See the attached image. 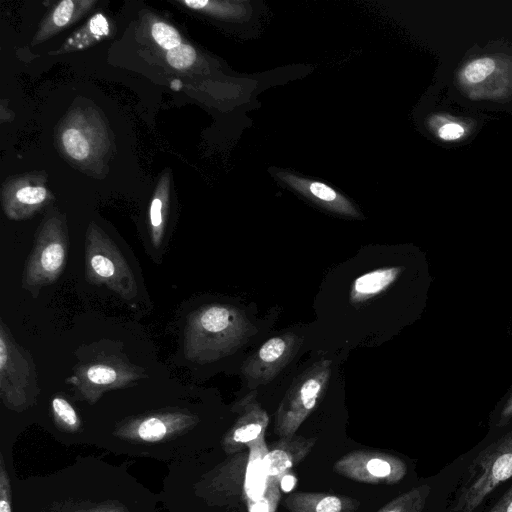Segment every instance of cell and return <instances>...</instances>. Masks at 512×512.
<instances>
[{"label":"cell","mask_w":512,"mask_h":512,"mask_svg":"<svg viewBox=\"0 0 512 512\" xmlns=\"http://www.w3.org/2000/svg\"><path fill=\"white\" fill-rule=\"evenodd\" d=\"M249 450L244 476V493L247 501H258L265 493L268 474L265 456L268 446L265 436L247 445Z\"/></svg>","instance_id":"7c38bea8"},{"label":"cell","mask_w":512,"mask_h":512,"mask_svg":"<svg viewBox=\"0 0 512 512\" xmlns=\"http://www.w3.org/2000/svg\"><path fill=\"white\" fill-rule=\"evenodd\" d=\"M284 506L289 512H355L360 502L344 495L297 492L285 498Z\"/></svg>","instance_id":"8fae6325"},{"label":"cell","mask_w":512,"mask_h":512,"mask_svg":"<svg viewBox=\"0 0 512 512\" xmlns=\"http://www.w3.org/2000/svg\"><path fill=\"white\" fill-rule=\"evenodd\" d=\"M495 70V61L491 57L477 58L469 62L462 75L468 83H479Z\"/></svg>","instance_id":"44dd1931"},{"label":"cell","mask_w":512,"mask_h":512,"mask_svg":"<svg viewBox=\"0 0 512 512\" xmlns=\"http://www.w3.org/2000/svg\"><path fill=\"white\" fill-rule=\"evenodd\" d=\"M66 152L76 160H83L89 154V144L81 132L75 128L67 129L62 135Z\"/></svg>","instance_id":"d6986e66"},{"label":"cell","mask_w":512,"mask_h":512,"mask_svg":"<svg viewBox=\"0 0 512 512\" xmlns=\"http://www.w3.org/2000/svg\"><path fill=\"white\" fill-rule=\"evenodd\" d=\"M150 220L153 228L159 229L162 225V201L155 198L151 203Z\"/></svg>","instance_id":"f546056e"},{"label":"cell","mask_w":512,"mask_h":512,"mask_svg":"<svg viewBox=\"0 0 512 512\" xmlns=\"http://www.w3.org/2000/svg\"><path fill=\"white\" fill-rule=\"evenodd\" d=\"M316 441V438L294 435L274 442L265 456L268 478L281 482L310 453Z\"/></svg>","instance_id":"9c48e42d"},{"label":"cell","mask_w":512,"mask_h":512,"mask_svg":"<svg viewBox=\"0 0 512 512\" xmlns=\"http://www.w3.org/2000/svg\"><path fill=\"white\" fill-rule=\"evenodd\" d=\"M73 10L74 3L71 0H64L60 2L53 12L54 23L59 27L66 25L71 19Z\"/></svg>","instance_id":"484cf974"},{"label":"cell","mask_w":512,"mask_h":512,"mask_svg":"<svg viewBox=\"0 0 512 512\" xmlns=\"http://www.w3.org/2000/svg\"><path fill=\"white\" fill-rule=\"evenodd\" d=\"M90 512H127L123 506L120 505H106Z\"/></svg>","instance_id":"1f68e13d"},{"label":"cell","mask_w":512,"mask_h":512,"mask_svg":"<svg viewBox=\"0 0 512 512\" xmlns=\"http://www.w3.org/2000/svg\"><path fill=\"white\" fill-rule=\"evenodd\" d=\"M280 481L268 478L264 495L258 501H247L249 512H276L280 500Z\"/></svg>","instance_id":"e0dca14e"},{"label":"cell","mask_w":512,"mask_h":512,"mask_svg":"<svg viewBox=\"0 0 512 512\" xmlns=\"http://www.w3.org/2000/svg\"><path fill=\"white\" fill-rule=\"evenodd\" d=\"M254 331L237 307L225 304L201 307L188 321L186 355L200 362L215 361L237 350Z\"/></svg>","instance_id":"6da1fadb"},{"label":"cell","mask_w":512,"mask_h":512,"mask_svg":"<svg viewBox=\"0 0 512 512\" xmlns=\"http://www.w3.org/2000/svg\"><path fill=\"white\" fill-rule=\"evenodd\" d=\"M11 485L5 468L3 455L0 457V512H11Z\"/></svg>","instance_id":"cb8c5ba5"},{"label":"cell","mask_w":512,"mask_h":512,"mask_svg":"<svg viewBox=\"0 0 512 512\" xmlns=\"http://www.w3.org/2000/svg\"><path fill=\"white\" fill-rule=\"evenodd\" d=\"M166 59L170 66L182 70L190 67L195 62L196 52L192 46L181 43L167 51Z\"/></svg>","instance_id":"603a6c76"},{"label":"cell","mask_w":512,"mask_h":512,"mask_svg":"<svg viewBox=\"0 0 512 512\" xmlns=\"http://www.w3.org/2000/svg\"><path fill=\"white\" fill-rule=\"evenodd\" d=\"M66 255L63 237L46 235L39 238L28 260L23 286L32 293L53 283L65 266Z\"/></svg>","instance_id":"52a82bcc"},{"label":"cell","mask_w":512,"mask_h":512,"mask_svg":"<svg viewBox=\"0 0 512 512\" xmlns=\"http://www.w3.org/2000/svg\"><path fill=\"white\" fill-rule=\"evenodd\" d=\"M277 176L327 210L345 216H359L358 211L349 200L325 183L306 180L287 173H278Z\"/></svg>","instance_id":"30bf717a"},{"label":"cell","mask_w":512,"mask_h":512,"mask_svg":"<svg viewBox=\"0 0 512 512\" xmlns=\"http://www.w3.org/2000/svg\"><path fill=\"white\" fill-rule=\"evenodd\" d=\"M1 396L7 407L18 409L27 402V393L35 384L34 371L1 325L0 336Z\"/></svg>","instance_id":"8992f818"},{"label":"cell","mask_w":512,"mask_h":512,"mask_svg":"<svg viewBox=\"0 0 512 512\" xmlns=\"http://www.w3.org/2000/svg\"><path fill=\"white\" fill-rule=\"evenodd\" d=\"M333 470L356 482L393 485L405 477L407 465L392 454L355 450L336 461Z\"/></svg>","instance_id":"277c9868"},{"label":"cell","mask_w":512,"mask_h":512,"mask_svg":"<svg viewBox=\"0 0 512 512\" xmlns=\"http://www.w3.org/2000/svg\"><path fill=\"white\" fill-rule=\"evenodd\" d=\"M401 270V267H384L362 274L352 284L350 301L362 303L382 293L394 283Z\"/></svg>","instance_id":"4fadbf2b"},{"label":"cell","mask_w":512,"mask_h":512,"mask_svg":"<svg viewBox=\"0 0 512 512\" xmlns=\"http://www.w3.org/2000/svg\"><path fill=\"white\" fill-rule=\"evenodd\" d=\"M233 409L238 417L222 441L227 454L237 453L247 448L248 444L264 437L269 424V416L256 400L255 391L239 400Z\"/></svg>","instance_id":"ba28073f"},{"label":"cell","mask_w":512,"mask_h":512,"mask_svg":"<svg viewBox=\"0 0 512 512\" xmlns=\"http://www.w3.org/2000/svg\"><path fill=\"white\" fill-rule=\"evenodd\" d=\"M151 33L157 44L167 51L181 44V37L178 31L164 22L153 24Z\"/></svg>","instance_id":"7402d4cb"},{"label":"cell","mask_w":512,"mask_h":512,"mask_svg":"<svg viewBox=\"0 0 512 512\" xmlns=\"http://www.w3.org/2000/svg\"><path fill=\"white\" fill-rule=\"evenodd\" d=\"M89 28L96 36L107 35L109 31L108 22L102 14H96L90 19Z\"/></svg>","instance_id":"83f0119b"},{"label":"cell","mask_w":512,"mask_h":512,"mask_svg":"<svg viewBox=\"0 0 512 512\" xmlns=\"http://www.w3.org/2000/svg\"><path fill=\"white\" fill-rule=\"evenodd\" d=\"M512 419V396L510 399L506 402L505 406L503 407L499 420L498 425L504 426L506 425L510 420Z\"/></svg>","instance_id":"4dcf8cb0"},{"label":"cell","mask_w":512,"mask_h":512,"mask_svg":"<svg viewBox=\"0 0 512 512\" xmlns=\"http://www.w3.org/2000/svg\"><path fill=\"white\" fill-rule=\"evenodd\" d=\"M52 409L55 419L65 429L76 431L80 426V421L71 404L60 397H55L52 401Z\"/></svg>","instance_id":"ffe728a7"},{"label":"cell","mask_w":512,"mask_h":512,"mask_svg":"<svg viewBox=\"0 0 512 512\" xmlns=\"http://www.w3.org/2000/svg\"><path fill=\"white\" fill-rule=\"evenodd\" d=\"M430 491L426 484L414 487L393 498L377 512H423Z\"/></svg>","instance_id":"2e32d148"},{"label":"cell","mask_w":512,"mask_h":512,"mask_svg":"<svg viewBox=\"0 0 512 512\" xmlns=\"http://www.w3.org/2000/svg\"><path fill=\"white\" fill-rule=\"evenodd\" d=\"M512 477V431L486 446L472 460L446 512H476Z\"/></svg>","instance_id":"7a4b0ae2"},{"label":"cell","mask_w":512,"mask_h":512,"mask_svg":"<svg viewBox=\"0 0 512 512\" xmlns=\"http://www.w3.org/2000/svg\"><path fill=\"white\" fill-rule=\"evenodd\" d=\"M193 417L182 414L149 416L131 426V431L140 440L157 442L169 433L193 423Z\"/></svg>","instance_id":"5bb4252c"},{"label":"cell","mask_w":512,"mask_h":512,"mask_svg":"<svg viewBox=\"0 0 512 512\" xmlns=\"http://www.w3.org/2000/svg\"><path fill=\"white\" fill-rule=\"evenodd\" d=\"M119 378L117 370L105 364L92 365L84 373V379L90 387L113 386Z\"/></svg>","instance_id":"ac0fdd59"},{"label":"cell","mask_w":512,"mask_h":512,"mask_svg":"<svg viewBox=\"0 0 512 512\" xmlns=\"http://www.w3.org/2000/svg\"><path fill=\"white\" fill-rule=\"evenodd\" d=\"M302 339L294 333L269 338L243 364L242 373L252 388L271 382L294 357Z\"/></svg>","instance_id":"5b68a950"},{"label":"cell","mask_w":512,"mask_h":512,"mask_svg":"<svg viewBox=\"0 0 512 512\" xmlns=\"http://www.w3.org/2000/svg\"><path fill=\"white\" fill-rule=\"evenodd\" d=\"M465 133V129L458 123H447L438 129V136L442 140L452 141L461 138Z\"/></svg>","instance_id":"4316f807"},{"label":"cell","mask_w":512,"mask_h":512,"mask_svg":"<svg viewBox=\"0 0 512 512\" xmlns=\"http://www.w3.org/2000/svg\"><path fill=\"white\" fill-rule=\"evenodd\" d=\"M47 191L44 187L27 186L16 192V198L20 203L26 205L40 204L46 198Z\"/></svg>","instance_id":"d4e9b609"},{"label":"cell","mask_w":512,"mask_h":512,"mask_svg":"<svg viewBox=\"0 0 512 512\" xmlns=\"http://www.w3.org/2000/svg\"><path fill=\"white\" fill-rule=\"evenodd\" d=\"M111 248H105L103 252L99 248L96 251H89V265L95 275L108 283L113 289L121 291L120 275L127 279H131L130 271L120 270L128 269L124 262L119 260L118 253H112Z\"/></svg>","instance_id":"9a60e30c"},{"label":"cell","mask_w":512,"mask_h":512,"mask_svg":"<svg viewBox=\"0 0 512 512\" xmlns=\"http://www.w3.org/2000/svg\"><path fill=\"white\" fill-rule=\"evenodd\" d=\"M488 512H512V486L489 509Z\"/></svg>","instance_id":"f1b7e54d"},{"label":"cell","mask_w":512,"mask_h":512,"mask_svg":"<svg viewBox=\"0 0 512 512\" xmlns=\"http://www.w3.org/2000/svg\"><path fill=\"white\" fill-rule=\"evenodd\" d=\"M330 375L331 361L323 359L295 379L275 415L274 430L279 437L295 435L324 396Z\"/></svg>","instance_id":"3957f363"}]
</instances>
